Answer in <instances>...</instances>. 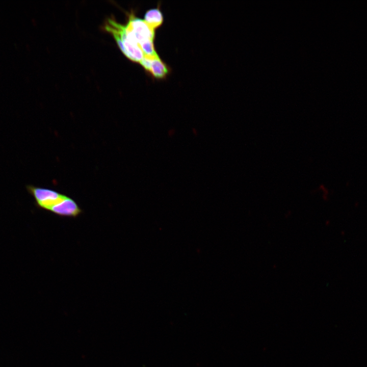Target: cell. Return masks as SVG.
Masks as SVG:
<instances>
[{
    "label": "cell",
    "instance_id": "cell-1",
    "mask_svg": "<svg viewBox=\"0 0 367 367\" xmlns=\"http://www.w3.org/2000/svg\"><path fill=\"white\" fill-rule=\"evenodd\" d=\"M28 193L33 196L37 207L61 218H76L83 210L72 198L54 190L27 185Z\"/></svg>",
    "mask_w": 367,
    "mask_h": 367
},
{
    "label": "cell",
    "instance_id": "cell-2",
    "mask_svg": "<svg viewBox=\"0 0 367 367\" xmlns=\"http://www.w3.org/2000/svg\"><path fill=\"white\" fill-rule=\"evenodd\" d=\"M104 29L111 34L122 53L128 59L136 63L141 62L144 55L139 45L127 37L125 25L108 18L104 24Z\"/></svg>",
    "mask_w": 367,
    "mask_h": 367
},
{
    "label": "cell",
    "instance_id": "cell-3",
    "mask_svg": "<svg viewBox=\"0 0 367 367\" xmlns=\"http://www.w3.org/2000/svg\"><path fill=\"white\" fill-rule=\"evenodd\" d=\"M125 25L127 37L141 47L148 42H154L155 31L143 19L129 14Z\"/></svg>",
    "mask_w": 367,
    "mask_h": 367
},
{
    "label": "cell",
    "instance_id": "cell-4",
    "mask_svg": "<svg viewBox=\"0 0 367 367\" xmlns=\"http://www.w3.org/2000/svg\"><path fill=\"white\" fill-rule=\"evenodd\" d=\"M139 63L151 77L155 79H164L170 73V69L168 66L161 60L159 55L144 56Z\"/></svg>",
    "mask_w": 367,
    "mask_h": 367
},
{
    "label": "cell",
    "instance_id": "cell-5",
    "mask_svg": "<svg viewBox=\"0 0 367 367\" xmlns=\"http://www.w3.org/2000/svg\"><path fill=\"white\" fill-rule=\"evenodd\" d=\"M144 20L153 30L160 28L164 21V17L159 5L146 11L144 15Z\"/></svg>",
    "mask_w": 367,
    "mask_h": 367
}]
</instances>
